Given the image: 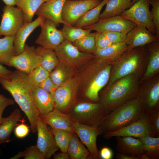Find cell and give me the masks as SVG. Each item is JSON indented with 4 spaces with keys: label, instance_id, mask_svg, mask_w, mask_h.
Returning a JSON list of instances; mask_svg holds the SVG:
<instances>
[{
    "label": "cell",
    "instance_id": "obj_46",
    "mask_svg": "<svg viewBox=\"0 0 159 159\" xmlns=\"http://www.w3.org/2000/svg\"><path fill=\"white\" fill-rule=\"evenodd\" d=\"M18 124L14 129V133L16 136L19 138H22L27 136L29 134L30 129L29 127L24 122Z\"/></svg>",
    "mask_w": 159,
    "mask_h": 159
},
{
    "label": "cell",
    "instance_id": "obj_24",
    "mask_svg": "<svg viewBox=\"0 0 159 159\" xmlns=\"http://www.w3.org/2000/svg\"><path fill=\"white\" fill-rule=\"evenodd\" d=\"M45 18L42 16L29 23H25L16 34L14 41L16 55L23 51L27 38L31 33L38 26H40Z\"/></svg>",
    "mask_w": 159,
    "mask_h": 159
},
{
    "label": "cell",
    "instance_id": "obj_57",
    "mask_svg": "<svg viewBox=\"0 0 159 159\" xmlns=\"http://www.w3.org/2000/svg\"><path fill=\"white\" fill-rule=\"evenodd\" d=\"M132 1H136L139 0H129Z\"/></svg>",
    "mask_w": 159,
    "mask_h": 159
},
{
    "label": "cell",
    "instance_id": "obj_48",
    "mask_svg": "<svg viewBox=\"0 0 159 159\" xmlns=\"http://www.w3.org/2000/svg\"><path fill=\"white\" fill-rule=\"evenodd\" d=\"M113 156V153L112 150L108 147H104L100 151V158L102 159H111Z\"/></svg>",
    "mask_w": 159,
    "mask_h": 159
},
{
    "label": "cell",
    "instance_id": "obj_9",
    "mask_svg": "<svg viewBox=\"0 0 159 159\" xmlns=\"http://www.w3.org/2000/svg\"><path fill=\"white\" fill-rule=\"evenodd\" d=\"M150 4V0H139L119 15L136 25L145 27L156 36V30L149 9Z\"/></svg>",
    "mask_w": 159,
    "mask_h": 159
},
{
    "label": "cell",
    "instance_id": "obj_18",
    "mask_svg": "<svg viewBox=\"0 0 159 159\" xmlns=\"http://www.w3.org/2000/svg\"><path fill=\"white\" fill-rule=\"evenodd\" d=\"M136 25L131 21L118 15L100 19L95 24L83 29L101 33L109 31L127 34Z\"/></svg>",
    "mask_w": 159,
    "mask_h": 159
},
{
    "label": "cell",
    "instance_id": "obj_49",
    "mask_svg": "<svg viewBox=\"0 0 159 159\" xmlns=\"http://www.w3.org/2000/svg\"><path fill=\"white\" fill-rule=\"evenodd\" d=\"M12 72L0 64V84L2 80L10 79Z\"/></svg>",
    "mask_w": 159,
    "mask_h": 159
},
{
    "label": "cell",
    "instance_id": "obj_39",
    "mask_svg": "<svg viewBox=\"0 0 159 159\" xmlns=\"http://www.w3.org/2000/svg\"><path fill=\"white\" fill-rule=\"evenodd\" d=\"M50 73L39 65L27 74L28 81L32 87L38 86L49 76Z\"/></svg>",
    "mask_w": 159,
    "mask_h": 159
},
{
    "label": "cell",
    "instance_id": "obj_42",
    "mask_svg": "<svg viewBox=\"0 0 159 159\" xmlns=\"http://www.w3.org/2000/svg\"><path fill=\"white\" fill-rule=\"evenodd\" d=\"M102 33L113 44L125 41L127 38V34L125 33L109 31Z\"/></svg>",
    "mask_w": 159,
    "mask_h": 159
},
{
    "label": "cell",
    "instance_id": "obj_53",
    "mask_svg": "<svg viewBox=\"0 0 159 159\" xmlns=\"http://www.w3.org/2000/svg\"><path fill=\"white\" fill-rule=\"evenodd\" d=\"M24 156V152L23 151L19 152L17 154L14 155L11 159H18L20 158L23 157Z\"/></svg>",
    "mask_w": 159,
    "mask_h": 159
},
{
    "label": "cell",
    "instance_id": "obj_33",
    "mask_svg": "<svg viewBox=\"0 0 159 159\" xmlns=\"http://www.w3.org/2000/svg\"><path fill=\"white\" fill-rule=\"evenodd\" d=\"M15 35L5 36L0 39V63L8 65L11 59L16 56L14 46Z\"/></svg>",
    "mask_w": 159,
    "mask_h": 159
},
{
    "label": "cell",
    "instance_id": "obj_43",
    "mask_svg": "<svg viewBox=\"0 0 159 159\" xmlns=\"http://www.w3.org/2000/svg\"><path fill=\"white\" fill-rule=\"evenodd\" d=\"M24 152V159H44L41 152L37 145L27 148Z\"/></svg>",
    "mask_w": 159,
    "mask_h": 159
},
{
    "label": "cell",
    "instance_id": "obj_25",
    "mask_svg": "<svg viewBox=\"0 0 159 159\" xmlns=\"http://www.w3.org/2000/svg\"><path fill=\"white\" fill-rule=\"evenodd\" d=\"M116 138V149L118 153L136 156L145 153L140 139L131 136H117Z\"/></svg>",
    "mask_w": 159,
    "mask_h": 159
},
{
    "label": "cell",
    "instance_id": "obj_50",
    "mask_svg": "<svg viewBox=\"0 0 159 159\" xmlns=\"http://www.w3.org/2000/svg\"><path fill=\"white\" fill-rule=\"evenodd\" d=\"M116 158L117 159H137V157L136 156L118 152L116 153Z\"/></svg>",
    "mask_w": 159,
    "mask_h": 159
},
{
    "label": "cell",
    "instance_id": "obj_15",
    "mask_svg": "<svg viewBox=\"0 0 159 159\" xmlns=\"http://www.w3.org/2000/svg\"><path fill=\"white\" fill-rule=\"evenodd\" d=\"M41 32L35 42L43 47L54 50L64 40L61 30L51 20L45 18L40 26Z\"/></svg>",
    "mask_w": 159,
    "mask_h": 159
},
{
    "label": "cell",
    "instance_id": "obj_2",
    "mask_svg": "<svg viewBox=\"0 0 159 159\" xmlns=\"http://www.w3.org/2000/svg\"><path fill=\"white\" fill-rule=\"evenodd\" d=\"M87 67L79 77L77 101L100 102L99 93L108 83L112 64L98 62L95 57L87 63Z\"/></svg>",
    "mask_w": 159,
    "mask_h": 159
},
{
    "label": "cell",
    "instance_id": "obj_41",
    "mask_svg": "<svg viewBox=\"0 0 159 159\" xmlns=\"http://www.w3.org/2000/svg\"><path fill=\"white\" fill-rule=\"evenodd\" d=\"M150 3L152 6L150 12L156 30V37L159 40V0H150Z\"/></svg>",
    "mask_w": 159,
    "mask_h": 159
},
{
    "label": "cell",
    "instance_id": "obj_12",
    "mask_svg": "<svg viewBox=\"0 0 159 159\" xmlns=\"http://www.w3.org/2000/svg\"><path fill=\"white\" fill-rule=\"evenodd\" d=\"M70 123L74 132L89 151L91 159H100L97 139L101 134L98 127L84 125L71 119Z\"/></svg>",
    "mask_w": 159,
    "mask_h": 159
},
{
    "label": "cell",
    "instance_id": "obj_36",
    "mask_svg": "<svg viewBox=\"0 0 159 159\" xmlns=\"http://www.w3.org/2000/svg\"><path fill=\"white\" fill-rule=\"evenodd\" d=\"M61 30L65 39L73 43L89 34L92 31L89 29L76 27L64 23Z\"/></svg>",
    "mask_w": 159,
    "mask_h": 159
},
{
    "label": "cell",
    "instance_id": "obj_5",
    "mask_svg": "<svg viewBox=\"0 0 159 159\" xmlns=\"http://www.w3.org/2000/svg\"><path fill=\"white\" fill-rule=\"evenodd\" d=\"M148 59L146 46L128 50L113 63L108 87L118 79L133 74H139Z\"/></svg>",
    "mask_w": 159,
    "mask_h": 159
},
{
    "label": "cell",
    "instance_id": "obj_54",
    "mask_svg": "<svg viewBox=\"0 0 159 159\" xmlns=\"http://www.w3.org/2000/svg\"><path fill=\"white\" fill-rule=\"evenodd\" d=\"M137 159H149L146 155L144 153L137 156Z\"/></svg>",
    "mask_w": 159,
    "mask_h": 159
},
{
    "label": "cell",
    "instance_id": "obj_44",
    "mask_svg": "<svg viewBox=\"0 0 159 159\" xmlns=\"http://www.w3.org/2000/svg\"><path fill=\"white\" fill-rule=\"evenodd\" d=\"M95 37L97 49H103L113 44L102 33L95 32Z\"/></svg>",
    "mask_w": 159,
    "mask_h": 159
},
{
    "label": "cell",
    "instance_id": "obj_56",
    "mask_svg": "<svg viewBox=\"0 0 159 159\" xmlns=\"http://www.w3.org/2000/svg\"><path fill=\"white\" fill-rule=\"evenodd\" d=\"M44 2L48 1L50 0H43Z\"/></svg>",
    "mask_w": 159,
    "mask_h": 159
},
{
    "label": "cell",
    "instance_id": "obj_26",
    "mask_svg": "<svg viewBox=\"0 0 159 159\" xmlns=\"http://www.w3.org/2000/svg\"><path fill=\"white\" fill-rule=\"evenodd\" d=\"M148 60V64L141 81L151 78L159 70V42L157 41L146 45Z\"/></svg>",
    "mask_w": 159,
    "mask_h": 159
},
{
    "label": "cell",
    "instance_id": "obj_3",
    "mask_svg": "<svg viewBox=\"0 0 159 159\" xmlns=\"http://www.w3.org/2000/svg\"><path fill=\"white\" fill-rule=\"evenodd\" d=\"M139 76L133 74L120 78L99 94L100 102L108 113L137 96Z\"/></svg>",
    "mask_w": 159,
    "mask_h": 159
},
{
    "label": "cell",
    "instance_id": "obj_47",
    "mask_svg": "<svg viewBox=\"0 0 159 159\" xmlns=\"http://www.w3.org/2000/svg\"><path fill=\"white\" fill-rule=\"evenodd\" d=\"M14 103L15 102L13 99L0 94V111L4 110L7 107L13 105Z\"/></svg>",
    "mask_w": 159,
    "mask_h": 159
},
{
    "label": "cell",
    "instance_id": "obj_22",
    "mask_svg": "<svg viewBox=\"0 0 159 159\" xmlns=\"http://www.w3.org/2000/svg\"><path fill=\"white\" fill-rule=\"evenodd\" d=\"M31 94L40 115H46L55 108L52 96L39 86L32 87Z\"/></svg>",
    "mask_w": 159,
    "mask_h": 159
},
{
    "label": "cell",
    "instance_id": "obj_10",
    "mask_svg": "<svg viewBox=\"0 0 159 159\" xmlns=\"http://www.w3.org/2000/svg\"><path fill=\"white\" fill-rule=\"evenodd\" d=\"M102 0H66L62 17L64 22L74 26L78 20L86 12L97 6Z\"/></svg>",
    "mask_w": 159,
    "mask_h": 159
},
{
    "label": "cell",
    "instance_id": "obj_35",
    "mask_svg": "<svg viewBox=\"0 0 159 159\" xmlns=\"http://www.w3.org/2000/svg\"><path fill=\"white\" fill-rule=\"evenodd\" d=\"M137 138L142 142L143 150L149 159H159V137L145 136Z\"/></svg>",
    "mask_w": 159,
    "mask_h": 159
},
{
    "label": "cell",
    "instance_id": "obj_32",
    "mask_svg": "<svg viewBox=\"0 0 159 159\" xmlns=\"http://www.w3.org/2000/svg\"><path fill=\"white\" fill-rule=\"evenodd\" d=\"M108 0H102L97 6L89 10L77 21L74 26L84 28L92 26L100 20L101 11Z\"/></svg>",
    "mask_w": 159,
    "mask_h": 159
},
{
    "label": "cell",
    "instance_id": "obj_19",
    "mask_svg": "<svg viewBox=\"0 0 159 159\" xmlns=\"http://www.w3.org/2000/svg\"><path fill=\"white\" fill-rule=\"evenodd\" d=\"M157 41L159 40L156 36L142 26L136 25L127 33L126 42L129 50Z\"/></svg>",
    "mask_w": 159,
    "mask_h": 159
},
{
    "label": "cell",
    "instance_id": "obj_14",
    "mask_svg": "<svg viewBox=\"0 0 159 159\" xmlns=\"http://www.w3.org/2000/svg\"><path fill=\"white\" fill-rule=\"evenodd\" d=\"M37 132L38 138L36 145L44 159H49L59 149L56 143L52 129L39 116L37 122Z\"/></svg>",
    "mask_w": 159,
    "mask_h": 159
},
{
    "label": "cell",
    "instance_id": "obj_23",
    "mask_svg": "<svg viewBox=\"0 0 159 159\" xmlns=\"http://www.w3.org/2000/svg\"><path fill=\"white\" fill-rule=\"evenodd\" d=\"M39 116L52 128L74 132L70 123L71 118L69 115L55 107L47 115H40Z\"/></svg>",
    "mask_w": 159,
    "mask_h": 159
},
{
    "label": "cell",
    "instance_id": "obj_31",
    "mask_svg": "<svg viewBox=\"0 0 159 159\" xmlns=\"http://www.w3.org/2000/svg\"><path fill=\"white\" fill-rule=\"evenodd\" d=\"M40 59V65L50 73L60 61L54 51L44 48L39 45L35 48Z\"/></svg>",
    "mask_w": 159,
    "mask_h": 159
},
{
    "label": "cell",
    "instance_id": "obj_4",
    "mask_svg": "<svg viewBox=\"0 0 159 159\" xmlns=\"http://www.w3.org/2000/svg\"><path fill=\"white\" fill-rule=\"evenodd\" d=\"M144 112L137 97L109 113L98 127L101 135L123 128L143 117Z\"/></svg>",
    "mask_w": 159,
    "mask_h": 159
},
{
    "label": "cell",
    "instance_id": "obj_38",
    "mask_svg": "<svg viewBox=\"0 0 159 159\" xmlns=\"http://www.w3.org/2000/svg\"><path fill=\"white\" fill-rule=\"evenodd\" d=\"M52 129L56 143L59 149L62 152H67L70 138L72 132L59 129Z\"/></svg>",
    "mask_w": 159,
    "mask_h": 159
},
{
    "label": "cell",
    "instance_id": "obj_20",
    "mask_svg": "<svg viewBox=\"0 0 159 159\" xmlns=\"http://www.w3.org/2000/svg\"><path fill=\"white\" fill-rule=\"evenodd\" d=\"M66 0H50L44 2L39 8L35 14L42 16L53 21L58 26L60 24H64L62 17L63 8Z\"/></svg>",
    "mask_w": 159,
    "mask_h": 159
},
{
    "label": "cell",
    "instance_id": "obj_29",
    "mask_svg": "<svg viewBox=\"0 0 159 159\" xmlns=\"http://www.w3.org/2000/svg\"><path fill=\"white\" fill-rule=\"evenodd\" d=\"M135 2L129 0H108L105 9L100 14V19L119 15Z\"/></svg>",
    "mask_w": 159,
    "mask_h": 159
},
{
    "label": "cell",
    "instance_id": "obj_37",
    "mask_svg": "<svg viewBox=\"0 0 159 159\" xmlns=\"http://www.w3.org/2000/svg\"><path fill=\"white\" fill-rule=\"evenodd\" d=\"M72 43L80 51L85 53L95 54L97 49L95 32H91Z\"/></svg>",
    "mask_w": 159,
    "mask_h": 159
},
{
    "label": "cell",
    "instance_id": "obj_55",
    "mask_svg": "<svg viewBox=\"0 0 159 159\" xmlns=\"http://www.w3.org/2000/svg\"><path fill=\"white\" fill-rule=\"evenodd\" d=\"M4 110H1L0 111V124L4 118L2 117V114Z\"/></svg>",
    "mask_w": 159,
    "mask_h": 159
},
{
    "label": "cell",
    "instance_id": "obj_45",
    "mask_svg": "<svg viewBox=\"0 0 159 159\" xmlns=\"http://www.w3.org/2000/svg\"><path fill=\"white\" fill-rule=\"evenodd\" d=\"M50 94L53 97L58 87L54 84L49 77L38 86Z\"/></svg>",
    "mask_w": 159,
    "mask_h": 159
},
{
    "label": "cell",
    "instance_id": "obj_27",
    "mask_svg": "<svg viewBox=\"0 0 159 159\" xmlns=\"http://www.w3.org/2000/svg\"><path fill=\"white\" fill-rule=\"evenodd\" d=\"M21 119L20 111L17 109H14L10 115L4 118L0 124V143L1 144L8 143L10 140L11 134L18 125L19 122H24Z\"/></svg>",
    "mask_w": 159,
    "mask_h": 159
},
{
    "label": "cell",
    "instance_id": "obj_6",
    "mask_svg": "<svg viewBox=\"0 0 159 159\" xmlns=\"http://www.w3.org/2000/svg\"><path fill=\"white\" fill-rule=\"evenodd\" d=\"M108 113L100 102L77 101L67 114L79 123L98 127Z\"/></svg>",
    "mask_w": 159,
    "mask_h": 159
},
{
    "label": "cell",
    "instance_id": "obj_17",
    "mask_svg": "<svg viewBox=\"0 0 159 159\" xmlns=\"http://www.w3.org/2000/svg\"><path fill=\"white\" fill-rule=\"evenodd\" d=\"M40 65V58L36 52L35 47L25 44L23 52L12 57L8 66L28 74Z\"/></svg>",
    "mask_w": 159,
    "mask_h": 159
},
{
    "label": "cell",
    "instance_id": "obj_58",
    "mask_svg": "<svg viewBox=\"0 0 159 159\" xmlns=\"http://www.w3.org/2000/svg\"><path fill=\"white\" fill-rule=\"evenodd\" d=\"M72 1H77V0H71Z\"/></svg>",
    "mask_w": 159,
    "mask_h": 159
},
{
    "label": "cell",
    "instance_id": "obj_40",
    "mask_svg": "<svg viewBox=\"0 0 159 159\" xmlns=\"http://www.w3.org/2000/svg\"><path fill=\"white\" fill-rule=\"evenodd\" d=\"M148 115L152 136L159 137V109L152 111Z\"/></svg>",
    "mask_w": 159,
    "mask_h": 159
},
{
    "label": "cell",
    "instance_id": "obj_59",
    "mask_svg": "<svg viewBox=\"0 0 159 159\" xmlns=\"http://www.w3.org/2000/svg\"><path fill=\"white\" fill-rule=\"evenodd\" d=\"M1 144V143H0V145Z\"/></svg>",
    "mask_w": 159,
    "mask_h": 159
},
{
    "label": "cell",
    "instance_id": "obj_21",
    "mask_svg": "<svg viewBox=\"0 0 159 159\" xmlns=\"http://www.w3.org/2000/svg\"><path fill=\"white\" fill-rule=\"evenodd\" d=\"M128 50L126 40L103 49H97L95 58L99 63L112 64Z\"/></svg>",
    "mask_w": 159,
    "mask_h": 159
},
{
    "label": "cell",
    "instance_id": "obj_16",
    "mask_svg": "<svg viewBox=\"0 0 159 159\" xmlns=\"http://www.w3.org/2000/svg\"><path fill=\"white\" fill-rule=\"evenodd\" d=\"M102 135L103 137L107 139L117 136H131L136 138L145 136H152L148 115L145 114L140 118L123 128Z\"/></svg>",
    "mask_w": 159,
    "mask_h": 159
},
{
    "label": "cell",
    "instance_id": "obj_7",
    "mask_svg": "<svg viewBox=\"0 0 159 159\" xmlns=\"http://www.w3.org/2000/svg\"><path fill=\"white\" fill-rule=\"evenodd\" d=\"M79 84V78L75 76L58 87L53 96L55 107L67 114L77 101Z\"/></svg>",
    "mask_w": 159,
    "mask_h": 159
},
{
    "label": "cell",
    "instance_id": "obj_8",
    "mask_svg": "<svg viewBox=\"0 0 159 159\" xmlns=\"http://www.w3.org/2000/svg\"><path fill=\"white\" fill-rule=\"evenodd\" d=\"M54 50L60 62L75 69L84 65L95 57L94 54L80 51L72 42L65 39Z\"/></svg>",
    "mask_w": 159,
    "mask_h": 159
},
{
    "label": "cell",
    "instance_id": "obj_1",
    "mask_svg": "<svg viewBox=\"0 0 159 159\" xmlns=\"http://www.w3.org/2000/svg\"><path fill=\"white\" fill-rule=\"evenodd\" d=\"M0 84L11 95L25 114L32 132H37V122L39 114L32 99V86L28 81L27 74L16 69L12 72L10 79L2 80Z\"/></svg>",
    "mask_w": 159,
    "mask_h": 159
},
{
    "label": "cell",
    "instance_id": "obj_51",
    "mask_svg": "<svg viewBox=\"0 0 159 159\" xmlns=\"http://www.w3.org/2000/svg\"><path fill=\"white\" fill-rule=\"evenodd\" d=\"M54 159H70V156L68 152H61L54 155Z\"/></svg>",
    "mask_w": 159,
    "mask_h": 159
},
{
    "label": "cell",
    "instance_id": "obj_13",
    "mask_svg": "<svg viewBox=\"0 0 159 159\" xmlns=\"http://www.w3.org/2000/svg\"><path fill=\"white\" fill-rule=\"evenodd\" d=\"M148 80L144 87L139 88L137 97L141 103L144 113L148 114L159 109L158 76Z\"/></svg>",
    "mask_w": 159,
    "mask_h": 159
},
{
    "label": "cell",
    "instance_id": "obj_34",
    "mask_svg": "<svg viewBox=\"0 0 159 159\" xmlns=\"http://www.w3.org/2000/svg\"><path fill=\"white\" fill-rule=\"evenodd\" d=\"M44 2L43 0H16L17 7L24 14L25 23L32 21L34 15Z\"/></svg>",
    "mask_w": 159,
    "mask_h": 159
},
{
    "label": "cell",
    "instance_id": "obj_11",
    "mask_svg": "<svg viewBox=\"0 0 159 159\" xmlns=\"http://www.w3.org/2000/svg\"><path fill=\"white\" fill-rule=\"evenodd\" d=\"M0 24V36L15 35L25 23L24 14L19 8L14 6H4Z\"/></svg>",
    "mask_w": 159,
    "mask_h": 159
},
{
    "label": "cell",
    "instance_id": "obj_28",
    "mask_svg": "<svg viewBox=\"0 0 159 159\" xmlns=\"http://www.w3.org/2000/svg\"><path fill=\"white\" fill-rule=\"evenodd\" d=\"M75 69L60 62L50 73L49 77L58 87L75 76Z\"/></svg>",
    "mask_w": 159,
    "mask_h": 159
},
{
    "label": "cell",
    "instance_id": "obj_52",
    "mask_svg": "<svg viewBox=\"0 0 159 159\" xmlns=\"http://www.w3.org/2000/svg\"><path fill=\"white\" fill-rule=\"evenodd\" d=\"M6 5L14 6L16 5V0H2Z\"/></svg>",
    "mask_w": 159,
    "mask_h": 159
},
{
    "label": "cell",
    "instance_id": "obj_30",
    "mask_svg": "<svg viewBox=\"0 0 159 159\" xmlns=\"http://www.w3.org/2000/svg\"><path fill=\"white\" fill-rule=\"evenodd\" d=\"M67 152L71 159H91L88 150L74 132L71 134Z\"/></svg>",
    "mask_w": 159,
    "mask_h": 159
}]
</instances>
